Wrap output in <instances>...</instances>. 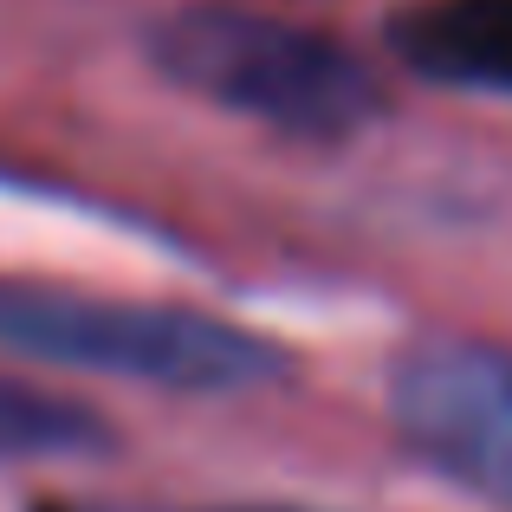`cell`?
Wrapping results in <instances>:
<instances>
[{
	"label": "cell",
	"mask_w": 512,
	"mask_h": 512,
	"mask_svg": "<svg viewBox=\"0 0 512 512\" xmlns=\"http://www.w3.org/2000/svg\"><path fill=\"white\" fill-rule=\"evenodd\" d=\"M0 350L175 396H240L292 376V357L273 338L240 331L214 312L65 292L33 279H0Z\"/></svg>",
	"instance_id": "cell-1"
},
{
	"label": "cell",
	"mask_w": 512,
	"mask_h": 512,
	"mask_svg": "<svg viewBox=\"0 0 512 512\" xmlns=\"http://www.w3.org/2000/svg\"><path fill=\"white\" fill-rule=\"evenodd\" d=\"M169 85L305 143H344L383 111V85L350 46L253 7H182L150 26Z\"/></svg>",
	"instance_id": "cell-2"
},
{
	"label": "cell",
	"mask_w": 512,
	"mask_h": 512,
	"mask_svg": "<svg viewBox=\"0 0 512 512\" xmlns=\"http://www.w3.org/2000/svg\"><path fill=\"white\" fill-rule=\"evenodd\" d=\"M402 448L512 512V350L487 338H422L389 370Z\"/></svg>",
	"instance_id": "cell-3"
},
{
	"label": "cell",
	"mask_w": 512,
	"mask_h": 512,
	"mask_svg": "<svg viewBox=\"0 0 512 512\" xmlns=\"http://www.w3.org/2000/svg\"><path fill=\"white\" fill-rule=\"evenodd\" d=\"M389 46L428 85L512 98V0H415L389 20Z\"/></svg>",
	"instance_id": "cell-4"
},
{
	"label": "cell",
	"mask_w": 512,
	"mask_h": 512,
	"mask_svg": "<svg viewBox=\"0 0 512 512\" xmlns=\"http://www.w3.org/2000/svg\"><path fill=\"white\" fill-rule=\"evenodd\" d=\"M117 435L98 409L33 383H0V461H98Z\"/></svg>",
	"instance_id": "cell-5"
},
{
	"label": "cell",
	"mask_w": 512,
	"mask_h": 512,
	"mask_svg": "<svg viewBox=\"0 0 512 512\" xmlns=\"http://www.w3.org/2000/svg\"><path fill=\"white\" fill-rule=\"evenodd\" d=\"M227 512H299V506H227Z\"/></svg>",
	"instance_id": "cell-6"
}]
</instances>
